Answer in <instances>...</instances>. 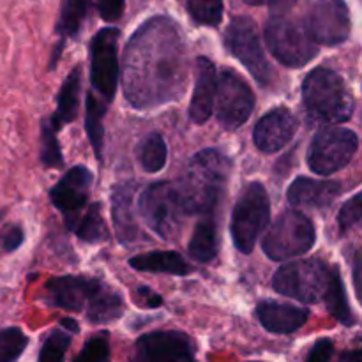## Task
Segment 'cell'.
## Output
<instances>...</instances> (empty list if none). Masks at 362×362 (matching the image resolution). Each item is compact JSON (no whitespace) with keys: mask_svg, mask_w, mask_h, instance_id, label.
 Segmentation results:
<instances>
[{"mask_svg":"<svg viewBox=\"0 0 362 362\" xmlns=\"http://www.w3.org/2000/svg\"><path fill=\"white\" fill-rule=\"evenodd\" d=\"M119 35L117 28H103L90 45V81L105 103L113 101L119 85Z\"/></svg>","mask_w":362,"mask_h":362,"instance_id":"12","label":"cell"},{"mask_svg":"<svg viewBox=\"0 0 362 362\" xmlns=\"http://www.w3.org/2000/svg\"><path fill=\"white\" fill-rule=\"evenodd\" d=\"M218 76L212 60L207 57L197 59V83L189 105V117L194 124H205L211 119L216 106Z\"/></svg>","mask_w":362,"mask_h":362,"instance_id":"18","label":"cell"},{"mask_svg":"<svg viewBox=\"0 0 362 362\" xmlns=\"http://www.w3.org/2000/svg\"><path fill=\"white\" fill-rule=\"evenodd\" d=\"M257 317L265 331L272 334H292L306 324L310 313L292 304L262 300L257 306Z\"/></svg>","mask_w":362,"mask_h":362,"instance_id":"20","label":"cell"},{"mask_svg":"<svg viewBox=\"0 0 362 362\" xmlns=\"http://www.w3.org/2000/svg\"><path fill=\"white\" fill-rule=\"evenodd\" d=\"M85 129H87L88 140H90L92 148H94L95 158L103 159V141H105V127H103V119H105L106 103L99 101L94 94H88L87 105H85Z\"/></svg>","mask_w":362,"mask_h":362,"instance_id":"29","label":"cell"},{"mask_svg":"<svg viewBox=\"0 0 362 362\" xmlns=\"http://www.w3.org/2000/svg\"><path fill=\"white\" fill-rule=\"evenodd\" d=\"M244 2L251 4V6H264V4H267L276 13H286L293 6L296 0H244Z\"/></svg>","mask_w":362,"mask_h":362,"instance_id":"41","label":"cell"},{"mask_svg":"<svg viewBox=\"0 0 362 362\" xmlns=\"http://www.w3.org/2000/svg\"><path fill=\"white\" fill-rule=\"evenodd\" d=\"M255 108V94L250 85L233 69H223L218 78L216 115L225 129H239Z\"/></svg>","mask_w":362,"mask_h":362,"instance_id":"11","label":"cell"},{"mask_svg":"<svg viewBox=\"0 0 362 362\" xmlns=\"http://www.w3.org/2000/svg\"><path fill=\"white\" fill-rule=\"evenodd\" d=\"M359 138L352 129L338 126L322 127L308 151V166L317 175H331L352 161Z\"/></svg>","mask_w":362,"mask_h":362,"instance_id":"9","label":"cell"},{"mask_svg":"<svg viewBox=\"0 0 362 362\" xmlns=\"http://www.w3.org/2000/svg\"><path fill=\"white\" fill-rule=\"evenodd\" d=\"M25 232L20 225H9L0 233V250L4 253H13L23 244Z\"/></svg>","mask_w":362,"mask_h":362,"instance_id":"37","label":"cell"},{"mask_svg":"<svg viewBox=\"0 0 362 362\" xmlns=\"http://www.w3.org/2000/svg\"><path fill=\"white\" fill-rule=\"evenodd\" d=\"M315 240L317 232L311 219L300 211H286L269 228L262 247L271 260L283 262L308 253Z\"/></svg>","mask_w":362,"mask_h":362,"instance_id":"5","label":"cell"},{"mask_svg":"<svg viewBox=\"0 0 362 362\" xmlns=\"http://www.w3.org/2000/svg\"><path fill=\"white\" fill-rule=\"evenodd\" d=\"M138 296L141 297V303H144V306L151 308V310L159 308L163 304L161 296H159V293H156L154 290H151V288H140Z\"/></svg>","mask_w":362,"mask_h":362,"instance_id":"42","label":"cell"},{"mask_svg":"<svg viewBox=\"0 0 362 362\" xmlns=\"http://www.w3.org/2000/svg\"><path fill=\"white\" fill-rule=\"evenodd\" d=\"M129 265L140 272H156V274L186 276L191 272L189 264L175 251H156V253L138 255L131 258Z\"/></svg>","mask_w":362,"mask_h":362,"instance_id":"24","label":"cell"},{"mask_svg":"<svg viewBox=\"0 0 362 362\" xmlns=\"http://www.w3.org/2000/svg\"><path fill=\"white\" fill-rule=\"evenodd\" d=\"M124 95L136 110L177 101L187 85V59L179 28L158 16L141 25L124 52Z\"/></svg>","mask_w":362,"mask_h":362,"instance_id":"1","label":"cell"},{"mask_svg":"<svg viewBox=\"0 0 362 362\" xmlns=\"http://www.w3.org/2000/svg\"><path fill=\"white\" fill-rule=\"evenodd\" d=\"M334 356V345L331 339H318L308 354L306 362H331Z\"/></svg>","mask_w":362,"mask_h":362,"instance_id":"38","label":"cell"},{"mask_svg":"<svg viewBox=\"0 0 362 362\" xmlns=\"http://www.w3.org/2000/svg\"><path fill=\"white\" fill-rule=\"evenodd\" d=\"M341 193V186L334 180H315L310 177H299L290 184L286 197L290 205L299 209L329 207Z\"/></svg>","mask_w":362,"mask_h":362,"instance_id":"19","label":"cell"},{"mask_svg":"<svg viewBox=\"0 0 362 362\" xmlns=\"http://www.w3.org/2000/svg\"><path fill=\"white\" fill-rule=\"evenodd\" d=\"M28 338L21 329L6 327L0 331V362H16L25 352Z\"/></svg>","mask_w":362,"mask_h":362,"instance_id":"31","label":"cell"},{"mask_svg":"<svg viewBox=\"0 0 362 362\" xmlns=\"http://www.w3.org/2000/svg\"><path fill=\"white\" fill-rule=\"evenodd\" d=\"M219 251L218 221L212 214H204L198 219L194 232L189 240V255L200 264H209L214 260Z\"/></svg>","mask_w":362,"mask_h":362,"instance_id":"23","label":"cell"},{"mask_svg":"<svg viewBox=\"0 0 362 362\" xmlns=\"http://www.w3.org/2000/svg\"><path fill=\"white\" fill-rule=\"evenodd\" d=\"M88 0H62L60 21L57 25V32L60 34V46L64 39L74 37L87 16Z\"/></svg>","mask_w":362,"mask_h":362,"instance_id":"30","label":"cell"},{"mask_svg":"<svg viewBox=\"0 0 362 362\" xmlns=\"http://www.w3.org/2000/svg\"><path fill=\"white\" fill-rule=\"evenodd\" d=\"M94 175L87 166H74L49 189V200L62 212L67 228H73L90 194Z\"/></svg>","mask_w":362,"mask_h":362,"instance_id":"15","label":"cell"},{"mask_svg":"<svg viewBox=\"0 0 362 362\" xmlns=\"http://www.w3.org/2000/svg\"><path fill=\"white\" fill-rule=\"evenodd\" d=\"M62 327L67 329V331H69V329H71V332H78L76 322L71 320V318H64V320H62Z\"/></svg>","mask_w":362,"mask_h":362,"instance_id":"44","label":"cell"},{"mask_svg":"<svg viewBox=\"0 0 362 362\" xmlns=\"http://www.w3.org/2000/svg\"><path fill=\"white\" fill-rule=\"evenodd\" d=\"M80 92H81V73L80 67H74L60 87L57 95V110L49 117V124L60 131V127L67 122H73L78 115V106H80Z\"/></svg>","mask_w":362,"mask_h":362,"instance_id":"22","label":"cell"},{"mask_svg":"<svg viewBox=\"0 0 362 362\" xmlns=\"http://www.w3.org/2000/svg\"><path fill=\"white\" fill-rule=\"evenodd\" d=\"M303 25L315 45L325 46L345 42L352 28L349 7L343 0H315Z\"/></svg>","mask_w":362,"mask_h":362,"instance_id":"13","label":"cell"},{"mask_svg":"<svg viewBox=\"0 0 362 362\" xmlns=\"http://www.w3.org/2000/svg\"><path fill=\"white\" fill-rule=\"evenodd\" d=\"M136 159L147 173L161 172L168 159V148L161 134L151 133L138 144Z\"/></svg>","mask_w":362,"mask_h":362,"instance_id":"28","label":"cell"},{"mask_svg":"<svg viewBox=\"0 0 362 362\" xmlns=\"http://www.w3.org/2000/svg\"><path fill=\"white\" fill-rule=\"evenodd\" d=\"M297 131V119L288 108H274L262 117L253 131V141L265 154L278 152L290 144Z\"/></svg>","mask_w":362,"mask_h":362,"instance_id":"17","label":"cell"},{"mask_svg":"<svg viewBox=\"0 0 362 362\" xmlns=\"http://www.w3.org/2000/svg\"><path fill=\"white\" fill-rule=\"evenodd\" d=\"M59 131L45 120L41 127V163L46 168H60L64 165L62 151H60L59 140H57Z\"/></svg>","mask_w":362,"mask_h":362,"instance_id":"32","label":"cell"},{"mask_svg":"<svg viewBox=\"0 0 362 362\" xmlns=\"http://www.w3.org/2000/svg\"><path fill=\"white\" fill-rule=\"evenodd\" d=\"M71 345V334L66 331H53L49 332L48 338L45 339L39 352L37 362H64L67 349Z\"/></svg>","mask_w":362,"mask_h":362,"instance_id":"34","label":"cell"},{"mask_svg":"<svg viewBox=\"0 0 362 362\" xmlns=\"http://www.w3.org/2000/svg\"><path fill=\"white\" fill-rule=\"evenodd\" d=\"M85 311H87L88 322L92 324H108L122 317L124 300L119 292L101 283Z\"/></svg>","mask_w":362,"mask_h":362,"instance_id":"25","label":"cell"},{"mask_svg":"<svg viewBox=\"0 0 362 362\" xmlns=\"http://www.w3.org/2000/svg\"><path fill=\"white\" fill-rule=\"evenodd\" d=\"M339 362H362V338L354 343L352 349H349L346 352L341 354Z\"/></svg>","mask_w":362,"mask_h":362,"instance_id":"43","label":"cell"},{"mask_svg":"<svg viewBox=\"0 0 362 362\" xmlns=\"http://www.w3.org/2000/svg\"><path fill=\"white\" fill-rule=\"evenodd\" d=\"M138 211L148 228L163 239H172L186 218V211L175 184L156 182L148 186L138 200Z\"/></svg>","mask_w":362,"mask_h":362,"instance_id":"8","label":"cell"},{"mask_svg":"<svg viewBox=\"0 0 362 362\" xmlns=\"http://www.w3.org/2000/svg\"><path fill=\"white\" fill-rule=\"evenodd\" d=\"M303 105L310 122L332 126L352 117L354 95L341 74L329 67H317L304 78Z\"/></svg>","mask_w":362,"mask_h":362,"instance_id":"3","label":"cell"},{"mask_svg":"<svg viewBox=\"0 0 362 362\" xmlns=\"http://www.w3.org/2000/svg\"><path fill=\"white\" fill-rule=\"evenodd\" d=\"M110 343L106 334L92 336L73 362H108Z\"/></svg>","mask_w":362,"mask_h":362,"instance_id":"35","label":"cell"},{"mask_svg":"<svg viewBox=\"0 0 362 362\" xmlns=\"http://www.w3.org/2000/svg\"><path fill=\"white\" fill-rule=\"evenodd\" d=\"M361 221H362V191L361 193H357L354 198H350V200L343 205L341 211H339L338 214L339 232L345 233L346 230L359 225Z\"/></svg>","mask_w":362,"mask_h":362,"instance_id":"36","label":"cell"},{"mask_svg":"<svg viewBox=\"0 0 362 362\" xmlns=\"http://www.w3.org/2000/svg\"><path fill=\"white\" fill-rule=\"evenodd\" d=\"M331 267L318 258L292 262L279 269L272 279V286L278 293L304 304H315L324 299L327 290Z\"/></svg>","mask_w":362,"mask_h":362,"instance_id":"6","label":"cell"},{"mask_svg":"<svg viewBox=\"0 0 362 362\" xmlns=\"http://www.w3.org/2000/svg\"><path fill=\"white\" fill-rule=\"evenodd\" d=\"M187 11L197 23L216 27L223 20V0H187Z\"/></svg>","mask_w":362,"mask_h":362,"instance_id":"33","label":"cell"},{"mask_svg":"<svg viewBox=\"0 0 362 362\" xmlns=\"http://www.w3.org/2000/svg\"><path fill=\"white\" fill-rule=\"evenodd\" d=\"M271 216V200L264 184L251 182L244 187L232 214V239L237 250L250 255Z\"/></svg>","mask_w":362,"mask_h":362,"instance_id":"4","label":"cell"},{"mask_svg":"<svg viewBox=\"0 0 362 362\" xmlns=\"http://www.w3.org/2000/svg\"><path fill=\"white\" fill-rule=\"evenodd\" d=\"M265 39L272 55L288 67L306 66L318 52L304 25L286 18L285 13L272 14L265 27Z\"/></svg>","mask_w":362,"mask_h":362,"instance_id":"7","label":"cell"},{"mask_svg":"<svg viewBox=\"0 0 362 362\" xmlns=\"http://www.w3.org/2000/svg\"><path fill=\"white\" fill-rule=\"evenodd\" d=\"M99 14L105 21H117L122 16L124 0H98Z\"/></svg>","mask_w":362,"mask_h":362,"instance_id":"39","label":"cell"},{"mask_svg":"<svg viewBox=\"0 0 362 362\" xmlns=\"http://www.w3.org/2000/svg\"><path fill=\"white\" fill-rule=\"evenodd\" d=\"M71 232L76 233V237L83 243L88 244H98L105 243L108 239V226H106L105 219L101 214V205L92 204L83 214L78 218Z\"/></svg>","mask_w":362,"mask_h":362,"instance_id":"27","label":"cell"},{"mask_svg":"<svg viewBox=\"0 0 362 362\" xmlns=\"http://www.w3.org/2000/svg\"><path fill=\"white\" fill-rule=\"evenodd\" d=\"M325 306H327L329 313L343 325H354L352 311H350L349 300H346L345 286H343L341 274L339 269L332 265L331 267V278H329L327 290H325Z\"/></svg>","mask_w":362,"mask_h":362,"instance_id":"26","label":"cell"},{"mask_svg":"<svg viewBox=\"0 0 362 362\" xmlns=\"http://www.w3.org/2000/svg\"><path fill=\"white\" fill-rule=\"evenodd\" d=\"M230 159L216 148H205L191 158L175 184L187 216L212 214L230 177Z\"/></svg>","mask_w":362,"mask_h":362,"instance_id":"2","label":"cell"},{"mask_svg":"<svg viewBox=\"0 0 362 362\" xmlns=\"http://www.w3.org/2000/svg\"><path fill=\"white\" fill-rule=\"evenodd\" d=\"M354 286H356L357 299L362 304V250L357 251L354 258Z\"/></svg>","mask_w":362,"mask_h":362,"instance_id":"40","label":"cell"},{"mask_svg":"<svg viewBox=\"0 0 362 362\" xmlns=\"http://www.w3.org/2000/svg\"><path fill=\"white\" fill-rule=\"evenodd\" d=\"M103 281L87 276H60L46 283V303L67 311H83Z\"/></svg>","mask_w":362,"mask_h":362,"instance_id":"16","label":"cell"},{"mask_svg":"<svg viewBox=\"0 0 362 362\" xmlns=\"http://www.w3.org/2000/svg\"><path fill=\"white\" fill-rule=\"evenodd\" d=\"M131 362H197L194 345L179 331L148 332L134 345Z\"/></svg>","mask_w":362,"mask_h":362,"instance_id":"14","label":"cell"},{"mask_svg":"<svg viewBox=\"0 0 362 362\" xmlns=\"http://www.w3.org/2000/svg\"><path fill=\"white\" fill-rule=\"evenodd\" d=\"M134 184H119L112 193V214L115 232L122 243H131L136 239L138 228L134 223L133 211H131V202H133Z\"/></svg>","mask_w":362,"mask_h":362,"instance_id":"21","label":"cell"},{"mask_svg":"<svg viewBox=\"0 0 362 362\" xmlns=\"http://www.w3.org/2000/svg\"><path fill=\"white\" fill-rule=\"evenodd\" d=\"M4 216H6V211H4V209H2V211H0V221H2V219H4Z\"/></svg>","mask_w":362,"mask_h":362,"instance_id":"45","label":"cell"},{"mask_svg":"<svg viewBox=\"0 0 362 362\" xmlns=\"http://www.w3.org/2000/svg\"><path fill=\"white\" fill-rule=\"evenodd\" d=\"M225 45L235 59L240 60L244 67L253 74L260 85H271L274 80L271 64L265 59L257 25L250 18H235L230 23L225 35Z\"/></svg>","mask_w":362,"mask_h":362,"instance_id":"10","label":"cell"}]
</instances>
